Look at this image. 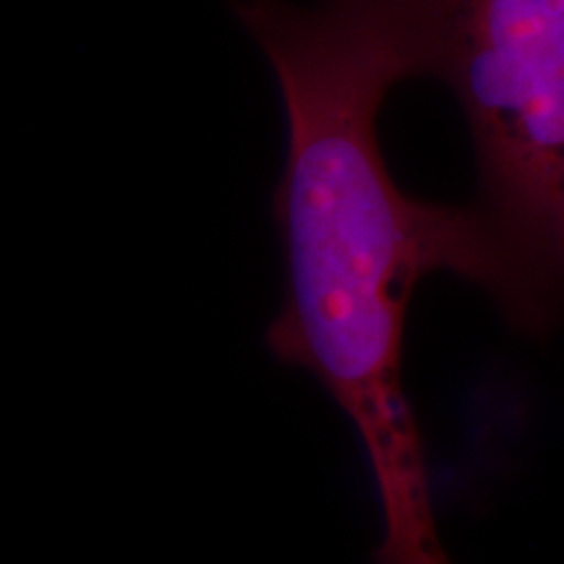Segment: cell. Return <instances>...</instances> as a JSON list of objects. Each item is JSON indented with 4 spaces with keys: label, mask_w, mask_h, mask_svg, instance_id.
Here are the masks:
<instances>
[{
    "label": "cell",
    "mask_w": 564,
    "mask_h": 564,
    "mask_svg": "<svg viewBox=\"0 0 564 564\" xmlns=\"http://www.w3.org/2000/svg\"><path fill=\"white\" fill-rule=\"evenodd\" d=\"M278 76L288 123L274 220L285 299L267 329L282 364L314 373L364 444L382 507L377 564H449L423 440L403 390L415 288L453 272L539 329L556 295L484 209L415 199L392 178L377 116L421 76L403 0H232Z\"/></svg>",
    "instance_id": "cell-1"
},
{
    "label": "cell",
    "mask_w": 564,
    "mask_h": 564,
    "mask_svg": "<svg viewBox=\"0 0 564 564\" xmlns=\"http://www.w3.org/2000/svg\"><path fill=\"white\" fill-rule=\"evenodd\" d=\"M421 58L460 100L484 212L554 295L564 270V0H403Z\"/></svg>",
    "instance_id": "cell-2"
},
{
    "label": "cell",
    "mask_w": 564,
    "mask_h": 564,
    "mask_svg": "<svg viewBox=\"0 0 564 564\" xmlns=\"http://www.w3.org/2000/svg\"><path fill=\"white\" fill-rule=\"evenodd\" d=\"M562 288H564V270H562Z\"/></svg>",
    "instance_id": "cell-3"
}]
</instances>
